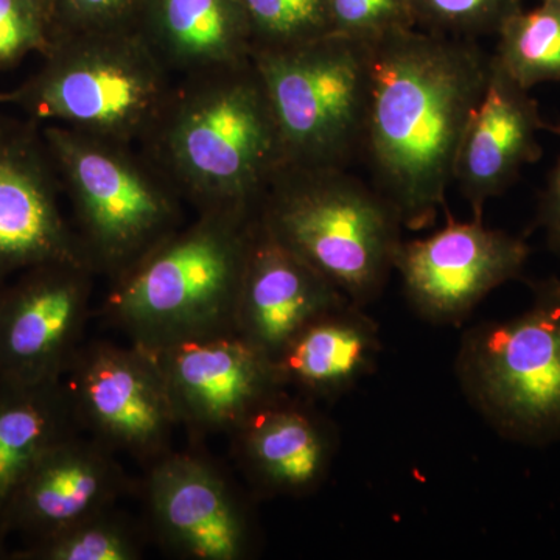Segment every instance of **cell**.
<instances>
[{
	"label": "cell",
	"mask_w": 560,
	"mask_h": 560,
	"mask_svg": "<svg viewBox=\"0 0 560 560\" xmlns=\"http://www.w3.org/2000/svg\"><path fill=\"white\" fill-rule=\"evenodd\" d=\"M475 39L420 28L371 44V92L361 156L408 230L445 209L467 125L488 83Z\"/></svg>",
	"instance_id": "cell-1"
},
{
	"label": "cell",
	"mask_w": 560,
	"mask_h": 560,
	"mask_svg": "<svg viewBox=\"0 0 560 560\" xmlns=\"http://www.w3.org/2000/svg\"><path fill=\"white\" fill-rule=\"evenodd\" d=\"M140 149L195 212L257 210L283 151L253 60L176 80Z\"/></svg>",
	"instance_id": "cell-2"
},
{
	"label": "cell",
	"mask_w": 560,
	"mask_h": 560,
	"mask_svg": "<svg viewBox=\"0 0 560 560\" xmlns=\"http://www.w3.org/2000/svg\"><path fill=\"white\" fill-rule=\"evenodd\" d=\"M256 230L257 210L197 212L109 282L94 316L149 352L232 334Z\"/></svg>",
	"instance_id": "cell-3"
},
{
	"label": "cell",
	"mask_w": 560,
	"mask_h": 560,
	"mask_svg": "<svg viewBox=\"0 0 560 560\" xmlns=\"http://www.w3.org/2000/svg\"><path fill=\"white\" fill-rule=\"evenodd\" d=\"M257 220L360 307L385 290L404 230L377 187L338 167L280 168L261 197Z\"/></svg>",
	"instance_id": "cell-4"
},
{
	"label": "cell",
	"mask_w": 560,
	"mask_h": 560,
	"mask_svg": "<svg viewBox=\"0 0 560 560\" xmlns=\"http://www.w3.org/2000/svg\"><path fill=\"white\" fill-rule=\"evenodd\" d=\"M72 226L95 275L119 279L186 224L180 197L139 145L50 125L44 130Z\"/></svg>",
	"instance_id": "cell-5"
},
{
	"label": "cell",
	"mask_w": 560,
	"mask_h": 560,
	"mask_svg": "<svg viewBox=\"0 0 560 560\" xmlns=\"http://www.w3.org/2000/svg\"><path fill=\"white\" fill-rule=\"evenodd\" d=\"M47 54L20 102L36 119L131 145L153 130L178 80L138 31L54 36Z\"/></svg>",
	"instance_id": "cell-6"
},
{
	"label": "cell",
	"mask_w": 560,
	"mask_h": 560,
	"mask_svg": "<svg viewBox=\"0 0 560 560\" xmlns=\"http://www.w3.org/2000/svg\"><path fill=\"white\" fill-rule=\"evenodd\" d=\"M521 315L488 320L464 334L456 377L464 396L506 440H560V279L530 283Z\"/></svg>",
	"instance_id": "cell-7"
},
{
	"label": "cell",
	"mask_w": 560,
	"mask_h": 560,
	"mask_svg": "<svg viewBox=\"0 0 560 560\" xmlns=\"http://www.w3.org/2000/svg\"><path fill=\"white\" fill-rule=\"evenodd\" d=\"M283 151V167L349 168L361 158L371 92V44L329 35L254 50Z\"/></svg>",
	"instance_id": "cell-8"
},
{
	"label": "cell",
	"mask_w": 560,
	"mask_h": 560,
	"mask_svg": "<svg viewBox=\"0 0 560 560\" xmlns=\"http://www.w3.org/2000/svg\"><path fill=\"white\" fill-rule=\"evenodd\" d=\"M62 382L88 436L147 467L172 452L179 422L149 350L131 342H84Z\"/></svg>",
	"instance_id": "cell-9"
},
{
	"label": "cell",
	"mask_w": 560,
	"mask_h": 560,
	"mask_svg": "<svg viewBox=\"0 0 560 560\" xmlns=\"http://www.w3.org/2000/svg\"><path fill=\"white\" fill-rule=\"evenodd\" d=\"M97 278L88 265L55 261L0 287V382H60L83 342Z\"/></svg>",
	"instance_id": "cell-10"
},
{
	"label": "cell",
	"mask_w": 560,
	"mask_h": 560,
	"mask_svg": "<svg viewBox=\"0 0 560 560\" xmlns=\"http://www.w3.org/2000/svg\"><path fill=\"white\" fill-rule=\"evenodd\" d=\"M528 257L525 241L482 220L451 221L430 237L401 241L394 271L420 318L458 326L490 291L518 278Z\"/></svg>",
	"instance_id": "cell-11"
},
{
	"label": "cell",
	"mask_w": 560,
	"mask_h": 560,
	"mask_svg": "<svg viewBox=\"0 0 560 560\" xmlns=\"http://www.w3.org/2000/svg\"><path fill=\"white\" fill-rule=\"evenodd\" d=\"M160 366L179 427L194 438L231 434L287 393L276 361L237 331L150 352Z\"/></svg>",
	"instance_id": "cell-12"
},
{
	"label": "cell",
	"mask_w": 560,
	"mask_h": 560,
	"mask_svg": "<svg viewBox=\"0 0 560 560\" xmlns=\"http://www.w3.org/2000/svg\"><path fill=\"white\" fill-rule=\"evenodd\" d=\"M150 528L183 559L241 560L253 544L249 514L230 478L198 452H171L147 467Z\"/></svg>",
	"instance_id": "cell-13"
},
{
	"label": "cell",
	"mask_w": 560,
	"mask_h": 560,
	"mask_svg": "<svg viewBox=\"0 0 560 560\" xmlns=\"http://www.w3.org/2000/svg\"><path fill=\"white\" fill-rule=\"evenodd\" d=\"M130 485L116 453L75 431L22 478L0 511V530L35 544L116 506Z\"/></svg>",
	"instance_id": "cell-14"
},
{
	"label": "cell",
	"mask_w": 560,
	"mask_h": 560,
	"mask_svg": "<svg viewBox=\"0 0 560 560\" xmlns=\"http://www.w3.org/2000/svg\"><path fill=\"white\" fill-rule=\"evenodd\" d=\"M559 130L541 119L536 98L490 55L488 83L455 165V183L475 220H482L486 202L510 189L523 167L540 160L539 132Z\"/></svg>",
	"instance_id": "cell-15"
},
{
	"label": "cell",
	"mask_w": 560,
	"mask_h": 560,
	"mask_svg": "<svg viewBox=\"0 0 560 560\" xmlns=\"http://www.w3.org/2000/svg\"><path fill=\"white\" fill-rule=\"evenodd\" d=\"M231 440L245 477L271 497L315 492L338 451V433L329 420L287 393L254 411Z\"/></svg>",
	"instance_id": "cell-16"
},
{
	"label": "cell",
	"mask_w": 560,
	"mask_h": 560,
	"mask_svg": "<svg viewBox=\"0 0 560 560\" xmlns=\"http://www.w3.org/2000/svg\"><path fill=\"white\" fill-rule=\"evenodd\" d=\"M348 302L334 283L276 242L257 220L235 320L242 338L276 361L312 320Z\"/></svg>",
	"instance_id": "cell-17"
},
{
	"label": "cell",
	"mask_w": 560,
	"mask_h": 560,
	"mask_svg": "<svg viewBox=\"0 0 560 560\" xmlns=\"http://www.w3.org/2000/svg\"><path fill=\"white\" fill-rule=\"evenodd\" d=\"M36 153L25 143L0 145V287L13 272L39 265L90 267L57 200L58 173L51 175Z\"/></svg>",
	"instance_id": "cell-18"
},
{
	"label": "cell",
	"mask_w": 560,
	"mask_h": 560,
	"mask_svg": "<svg viewBox=\"0 0 560 560\" xmlns=\"http://www.w3.org/2000/svg\"><path fill=\"white\" fill-rule=\"evenodd\" d=\"M136 31L176 79L253 60L243 0H147Z\"/></svg>",
	"instance_id": "cell-19"
},
{
	"label": "cell",
	"mask_w": 560,
	"mask_h": 560,
	"mask_svg": "<svg viewBox=\"0 0 560 560\" xmlns=\"http://www.w3.org/2000/svg\"><path fill=\"white\" fill-rule=\"evenodd\" d=\"M348 302L302 329L276 359L285 388L311 399H337L371 374L382 349L381 329Z\"/></svg>",
	"instance_id": "cell-20"
},
{
	"label": "cell",
	"mask_w": 560,
	"mask_h": 560,
	"mask_svg": "<svg viewBox=\"0 0 560 560\" xmlns=\"http://www.w3.org/2000/svg\"><path fill=\"white\" fill-rule=\"evenodd\" d=\"M75 431L65 382H0V511L33 464Z\"/></svg>",
	"instance_id": "cell-21"
},
{
	"label": "cell",
	"mask_w": 560,
	"mask_h": 560,
	"mask_svg": "<svg viewBox=\"0 0 560 560\" xmlns=\"http://www.w3.org/2000/svg\"><path fill=\"white\" fill-rule=\"evenodd\" d=\"M493 60L523 90L560 83V0L521 10L497 32Z\"/></svg>",
	"instance_id": "cell-22"
},
{
	"label": "cell",
	"mask_w": 560,
	"mask_h": 560,
	"mask_svg": "<svg viewBox=\"0 0 560 560\" xmlns=\"http://www.w3.org/2000/svg\"><path fill=\"white\" fill-rule=\"evenodd\" d=\"M143 529L116 506L13 552L14 560H138Z\"/></svg>",
	"instance_id": "cell-23"
},
{
	"label": "cell",
	"mask_w": 560,
	"mask_h": 560,
	"mask_svg": "<svg viewBox=\"0 0 560 560\" xmlns=\"http://www.w3.org/2000/svg\"><path fill=\"white\" fill-rule=\"evenodd\" d=\"M254 50L285 49L329 35L327 0H243Z\"/></svg>",
	"instance_id": "cell-24"
},
{
	"label": "cell",
	"mask_w": 560,
	"mask_h": 560,
	"mask_svg": "<svg viewBox=\"0 0 560 560\" xmlns=\"http://www.w3.org/2000/svg\"><path fill=\"white\" fill-rule=\"evenodd\" d=\"M525 0H412L416 27L453 38L497 35Z\"/></svg>",
	"instance_id": "cell-25"
},
{
	"label": "cell",
	"mask_w": 560,
	"mask_h": 560,
	"mask_svg": "<svg viewBox=\"0 0 560 560\" xmlns=\"http://www.w3.org/2000/svg\"><path fill=\"white\" fill-rule=\"evenodd\" d=\"M330 33L374 44L416 27L412 0H327Z\"/></svg>",
	"instance_id": "cell-26"
},
{
	"label": "cell",
	"mask_w": 560,
	"mask_h": 560,
	"mask_svg": "<svg viewBox=\"0 0 560 560\" xmlns=\"http://www.w3.org/2000/svg\"><path fill=\"white\" fill-rule=\"evenodd\" d=\"M147 0H51V38L88 32L136 31Z\"/></svg>",
	"instance_id": "cell-27"
},
{
	"label": "cell",
	"mask_w": 560,
	"mask_h": 560,
	"mask_svg": "<svg viewBox=\"0 0 560 560\" xmlns=\"http://www.w3.org/2000/svg\"><path fill=\"white\" fill-rule=\"evenodd\" d=\"M49 13L40 0H0V66L32 50H49Z\"/></svg>",
	"instance_id": "cell-28"
},
{
	"label": "cell",
	"mask_w": 560,
	"mask_h": 560,
	"mask_svg": "<svg viewBox=\"0 0 560 560\" xmlns=\"http://www.w3.org/2000/svg\"><path fill=\"white\" fill-rule=\"evenodd\" d=\"M537 223L545 232L548 248L560 256V160L541 191Z\"/></svg>",
	"instance_id": "cell-29"
},
{
	"label": "cell",
	"mask_w": 560,
	"mask_h": 560,
	"mask_svg": "<svg viewBox=\"0 0 560 560\" xmlns=\"http://www.w3.org/2000/svg\"><path fill=\"white\" fill-rule=\"evenodd\" d=\"M5 534H3L2 530H0V559L9 558V556H5V547H3V539H5Z\"/></svg>",
	"instance_id": "cell-30"
},
{
	"label": "cell",
	"mask_w": 560,
	"mask_h": 560,
	"mask_svg": "<svg viewBox=\"0 0 560 560\" xmlns=\"http://www.w3.org/2000/svg\"><path fill=\"white\" fill-rule=\"evenodd\" d=\"M43 2V5L46 7L47 13H49V20H50V7H51V0H40Z\"/></svg>",
	"instance_id": "cell-31"
}]
</instances>
